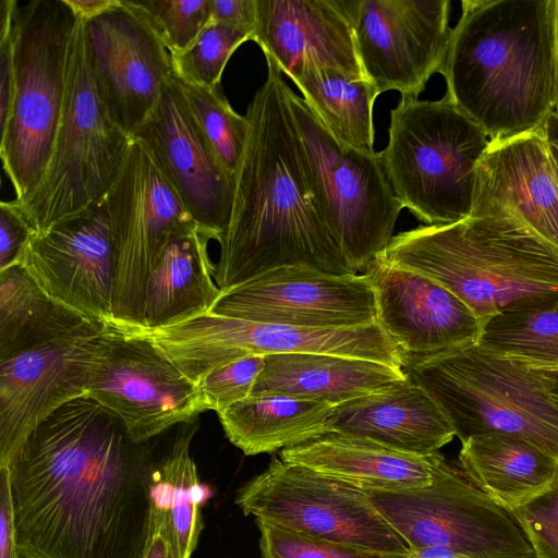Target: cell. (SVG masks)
<instances>
[{
    "instance_id": "cell-1",
    "label": "cell",
    "mask_w": 558,
    "mask_h": 558,
    "mask_svg": "<svg viewBox=\"0 0 558 558\" xmlns=\"http://www.w3.org/2000/svg\"><path fill=\"white\" fill-rule=\"evenodd\" d=\"M148 442L87 395L41 422L7 466L20 556L143 558L156 461Z\"/></svg>"
},
{
    "instance_id": "cell-2",
    "label": "cell",
    "mask_w": 558,
    "mask_h": 558,
    "mask_svg": "<svg viewBox=\"0 0 558 558\" xmlns=\"http://www.w3.org/2000/svg\"><path fill=\"white\" fill-rule=\"evenodd\" d=\"M267 64V78L245 114L250 130L215 270L220 290L283 266L356 274L327 222L291 109V88L282 72Z\"/></svg>"
},
{
    "instance_id": "cell-3",
    "label": "cell",
    "mask_w": 558,
    "mask_h": 558,
    "mask_svg": "<svg viewBox=\"0 0 558 558\" xmlns=\"http://www.w3.org/2000/svg\"><path fill=\"white\" fill-rule=\"evenodd\" d=\"M439 73L490 143L539 133L558 94L554 0L461 1Z\"/></svg>"
},
{
    "instance_id": "cell-4",
    "label": "cell",
    "mask_w": 558,
    "mask_h": 558,
    "mask_svg": "<svg viewBox=\"0 0 558 558\" xmlns=\"http://www.w3.org/2000/svg\"><path fill=\"white\" fill-rule=\"evenodd\" d=\"M380 256L447 288L483 325L510 307L558 302V248L510 214L420 226Z\"/></svg>"
},
{
    "instance_id": "cell-5",
    "label": "cell",
    "mask_w": 558,
    "mask_h": 558,
    "mask_svg": "<svg viewBox=\"0 0 558 558\" xmlns=\"http://www.w3.org/2000/svg\"><path fill=\"white\" fill-rule=\"evenodd\" d=\"M402 371L441 408L461 442L504 432L558 460V403L542 371L478 344L425 355L402 352Z\"/></svg>"
},
{
    "instance_id": "cell-6",
    "label": "cell",
    "mask_w": 558,
    "mask_h": 558,
    "mask_svg": "<svg viewBox=\"0 0 558 558\" xmlns=\"http://www.w3.org/2000/svg\"><path fill=\"white\" fill-rule=\"evenodd\" d=\"M384 166L402 207L427 226L471 217L475 170L490 145L446 97L401 98L390 111Z\"/></svg>"
},
{
    "instance_id": "cell-7",
    "label": "cell",
    "mask_w": 558,
    "mask_h": 558,
    "mask_svg": "<svg viewBox=\"0 0 558 558\" xmlns=\"http://www.w3.org/2000/svg\"><path fill=\"white\" fill-rule=\"evenodd\" d=\"M78 17L65 0H31L13 16L14 90L0 157L15 199L37 186L62 116Z\"/></svg>"
},
{
    "instance_id": "cell-8",
    "label": "cell",
    "mask_w": 558,
    "mask_h": 558,
    "mask_svg": "<svg viewBox=\"0 0 558 558\" xmlns=\"http://www.w3.org/2000/svg\"><path fill=\"white\" fill-rule=\"evenodd\" d=\"M131 142L99 100L78 17L62 116L48 163L35 190L25 199H13L33 232H44L102 202Z\"/></svg>"
},
{
    "instance_id": "cell-9",
    "label": "cell",
    "mask_w": 558,
    "mask_h": 558,
    "mask_svg": "<svg viewBox=\"0 0 558 558\" xmlns=\"http://www.w3.org/2000/svg\"><path fill=\"white\" fill-rule=\"evenodd\" d=\"M198 384L211 371L245 355L320 353L380 362L402 369V351L379 323L349 329L256 323L207 312L180 323L137 328Z\"/></svg>"
},
{
    "instance_id": "cell-10",
    "label": "cell",
    "mask_w": 558,
    "mask_h": 558,
    "mask_svg": "<svg viewBox=\"0 0 558 558\" xmlns=\"http://www.w3.org/2000/svg\"><path fill=\"white\" fill-rule=\"evenodd\" d=\"M290 104L329 228L351 268L364 271L387 248L403 208L381 154L340 146L292 89Z\"/></svg>"
},
{
    "instance_id": "cell-11",
    "label": "cell",
    "mask_w": 558,
    "mask_h": 558,
    "mask_svg": "<svg viewBox=\"0 0 558 558\" xmlns=\"http://www.w3.org/2000/svg\"><path fill=\"white\" fill-rule=\"evenodd\" d=\"M245 515L350 546L380 558H407L409 546L368 493L302 465L274 459L236 493Z\"/></svg>"
},
{
    "instance_id": "cell-12",
    "label": "cell",
    "mask_w": 558,
    "mask_h": 558,
    "mask_svg": "<svg viewBox=\"0 0 558 558\" xmlns=\"http://www.w3.org/2000/svg\"><path fill=\"white\" fill-rule=\"evenodd\" d=\"M410 547L439 546L471 558H536L515 518L439 452L432 484L408 492H367Z\"/></svg>"
},
{
    "instance_id": "cell-13",
    "label": "cell",
    "mask_w": 558,
    "mask_h": 558,
    "mask_svg": "<svg viewBox=\"0 0 558 558\" xmlns=\"http://www.w3.org/2000/svg\"><path fill=\"white\" fill-rule=\"evenodd\" d=\"M86 391L138 444L208 411L199 385L158 348L109 325L95 339Z\"/></svg>"
},
{
    "instance_id": "cell-14",
    "label": "cell",
    "mask_w": 558,
    "mask_h": 558,
    "mask_svg": "<svg viewBox=\"0 0 558 558\" xmlns=\"http://www.w3.org/2000/svg\"><path fill=\"white\" fill-rule=\"evenodd\" d=\"M118 255L110 326L142 327L145 287L171 236L195 223L145 146L132 137L106 198Z\"/></svg>"
},
{
    "instance_id": "cell-15",
    "label": "cell",
    "mask_w": 558,
    "mask_h": 558,
    "mask_svg": "<svg viewBox=\"0 0 558 558\" xmlns=\"http://www.w3.org/2000/svg\"><path fill=\"white\" fill-rule=\"evenodd\" d=\"M364 76L380 95L417 99L439 73L452 28L449 0H340Z\"/></svg>"
},
{
    "instance_id": "cell-16",
    "label": "cell",
    "mask_w": 558,
    "mask_h": 558,
    "mask_svg": "<svg viewBox=\"0 0 558 558\" xmlns=\"http://www.w3.org/2000/svg\"><path fill=\"white\" fill-rule=\"evenodd\" d=\"M208 312L304 328L349 329L378 323L375 291L366 275H332L296 265L220 290Z\"/></svg>"
},
{
    "instance_id": "cell-17",
    "label": "cell",
    "mask_w": 558,
    "mask_h": 558,
    "mask_svg": "<svg viewBox=\"0 0 558 558\" xmlns=\"http://www.w3.org/2000/svg\"><path fill=\"white\" fill-rule=\"evenodd\" d=\"M83 24L99 100L108 117L133 137L173 76L171 53L125 0Z\"/></svg>"
},
{
    "instance_id": "cell-18",
    "label": "cell",
    "mask_w": 558,
    "mask_h": 558,
    "mask_svg": "<svg viewBox=\"0 0 558 558\" xmlns=\"http://www.w3.org/2000/svg\"><path fill=\"white\" fill-rule=\"evenodd\" d=\"M14 264L50 298L86 320L112 323L118 255L105 199L33 233Z\"/></svg>"
},
{
    "instance_id": "cell-19",
    "label": "cell",
    "mask_w": 558,
    "mask_h": 558,
    "mask_svg": "<svg viewBox=\"0 0 558 558\" xmlns=\"http://www.w3.org/2000/svg\"><path fill=\"white\" fill-rule=\"evenodd\" d=\"M87 322L34 348L0 359V466H8L32 432L54 411L87 395L95 339Z\"/></svg>"
},
{
    "instance_id": "cell-20",
    "label": "cell",
    "mask_w": 558,
    "mask_h": 558,
    "mask_svg": "<svg viewBox=\"0 0 558 558\" xmlns=\"http://www.w3.org/2000/svg\"><path fill=\"white\" fill-rule=\"evenodd\" d=\"M133 138L145 146L195 223L219 242L231 217L234 179L204 141L173 76Z\"/></svg>"
},
{
    "instance_id": "cell-21",
    "label": "cell",
    "mask_w": 558,
    "mask_h": 558,
    "mask_svg": "<svg viewBox=\"0 0 558 558\" xmlns=\"http://www.w3.org/2000/svg\"><path fill=\"white\" fill-rule=\"evenodd\" d=\"M363 272L375 291L378 323L402 352L425 355L478 343L483 324L440 283L380 255Z\"/></svg>"
},
{
    "instance_id": "cell-22",
    "label": "cell",
    "mask_w": 558,
    "mask_h": 558,
    "mask_svg": "<svg viewBox=\"0 0 558 558\" xmlns=\"http://www.w3.org/2000/svg\"><path fill=\"white\" fill-rule=\"evenodd\" d=\"M256 4L253 40L289 78L316 70L365 77L340 0H256Z\"/></svg>"
},
{
    "instance_id": "cell-23",
    "label": "cell",
    "mask_w": 558,
    "mask_h": 558,
    "mask_svg": "<svg viewBox=\"0 0 558 558\" xmlns=\"http://www.w3.org/2000/svg\"><path fill=\"white\" fill-rule=\"evenodd\" d=\"M510 214L558 248V185L542 133L490 143L475 170L471 216Z\"/></svg>"
},
{
    "instance_id": "cell-24",
    "label": "cell",
    "mask_w": 558,
    "mask_h": 558,
    "mask_svg": "<svg viewBox=\"0 0 558 558\" xmlns=\"http://www.w3.org/2000/svg\"><path fill=\"white\" fill-rule=\"evenodd\" d=\"M330 432L368 438L421 457L439 452L456 436L441 408L407 376L332 407Z\"/></svg>"
},
{
    "instance_id": "cell-25",
    "label": "cell",
    "mask_w": 558,
    "mask_h": 558,
    "mask_svg": "<svg viewBox=\"0 0 558 558\" xmlns=\"http://www.w3.org/2000/svg\"><path fill=\"white\" fill-rule=\"evenodd\" d=\"M435 454L421 457L330 432L281 450L280 459L365 492L401 493L432 484Z\"/></svg>"
},
{
    "instance_id": "cell-26",
    "label": "cell",
    "mask_w": 558,
    "mask_h": 558,
    "mask_svg": "<svg viewBox=\"0 0 558 558\" xmlns=\"http://www.w3.org/2000/svg\"><path fill=\"white\" fill-rule=\"evenodd\" d=\"M211 239L196 223L171 236L146 282L142 328L180 323L210 311L220 294L216 265L207 251Z\"/></svg>"
},
{
    "instance_id": "cell-27",
    "label": "cell",
    "mask_w": 558,
    "mask_h": 558,
    "mask_svg": "<svg viewBox=\"0 0 558 558\" xmlns=\"http://www.w3.org/2000/svg\"><path fill=\"white\" fill-rule=\"evenodd\" d=\"M404 377L402 369L365 359L320 353L266 354L251 396H284L335 407Z\"/></svg>"
},
{
    "instance_id": "cell-28",
    "label": "cell",
    "mask_w": 558,
    "mask_h": 558,
    "mask_svg": "<svg viewBox=\"0 0 558 558\" xmlns=\"http://www.w3.org/2000/svg\"><path fill=\"white\" fill-rule=\"evenodd\" d=\"M462 473L511 512L545 492L558 474V460L519 435L487 432L461 442Z\"/></svg>"
},
{
    "instance_id": "cell-29",
    "label": "cell",
    "mask_w": 558,
    "mask_h": 558,
    "mask_svg": "<svg viewBox=\"0 0 558 558\" xmlns=\"http://www.w3.org/2000/svg\"><path fill=\"white\" fill-rule=\"evenodd\" d=\"M332 407L284 396H250L217 414L230 442L255 456L327 434Z\"/></svg>"
},
{
    "instance_id": "cell-30",
    "label": "cell",
    "mask_w": 558,
    "mask_h": 558,
    "mask_svg": "<svg viewBox=\"0 0 558 558\" xmlns=\"http://www.w3.org/2000/svg\"><path fill=\"white\" fill-rule=\"evenodd\" d=\"M87 322L50 298L21 265L0 270V359L59 338Z\"/></svg>"
},
{
    "instance_id": "cell-31",
    "label": "cell",
    "mask_w": 558,
    "mask_h": 558,
    "mask_svg": "<svg viewBox=\"0 0 558 558\" xmlns=\"http://www.w3.org/2000/svg\"><path fill=\"white\" fill-rule=\"evenodd\" d=\"M197 427V421L179 425L168 450L155 461L153 504L165 513L177 558H191L203 530L206 489L190 453Z\"/></svg>"
},
{
    "instance_id": "cell-32",
    "label": "cell",
    "mask_w": 558,
    "mask_h": 558,
    "mask_svg": "<svg viewBox=\"0 0 558 558\" xmlns=\"http://www.w3.org/2000/svg\"><path fill=\"white\" fill-rule=\"evenodd\" d=\"M293 82L340 146L374 151L373 108L379 94L367 78L316 70Z\"/></svg>"
},
{
    "instance_id": "cell-33",
    "label": "cell",
    "mask_w": 558,
    "mask_h": 558,
    "mask_svg": "<svg viewBox=\"0 0 558 558\" xmlns=\"http://www.w3.org/2000/svg\"><path fill=\"white\" fill-rule=\"evenodd\" d=\"M477 344L534 368L558 367V302L507 308L484 323Z\"/></svg>"
},
{
    "instance_id": "cell-34",
    "label": "cell",
    "mask_w": 558,
    "mask_h": 558,
    "mask_svg": "<svg viewBox=\"0 0 558 558\" xmlns=\"http://www.w3.org/2000/svg\"><path fill=\"white\" fill-rule=\"evenodd\" d=\"M173 77L210 151L234 179L248 135L247 117L236 113L218 88L186 83L174 74Z\"/></svg>"
},
{
    "instance_id": "cell-35",
    "label": "cell",
    "mask_w": 558,
    "mask_h": 558,
    "mask_svg": "<svg viewBox=\"0 0 558 558\" xmlns=\"http://www.w3.org/2000/svg\"><path fill=\"white\" fill-rule=\"evenodd\" d=\"M246 40H252L250 34L210 22L185 50L171 54L173 74L186 83L218 88L227 62Z\"/></svg>"
},
{
    "instance_id": "cell-36",
    "label": "cell",
    "mask_w": 558,
    "mask_h": 558,
    "mask_svg": "<svg viewBox=\"0 0 558 558\" xmlns=\"http://www.w3.org/2000/svg\"><path fill=\"white\" fill-rule=\"evenodd\" d=\"M171 54L185 50L210 23L211 0H125Z\"/></svg>"
},
{
    "instance_id": "cell-37",
    "label": "cell",
    "mask_w": 558,
    "mask_h": 558,
    "mask_svg": "<svg viewBox=\"0 0 558 558\" xmlns=\"http://www.w3.org/2000/svg\"><path fill=\"white\" fill-rule=\"evenodd\" d=\"M262 558H380L331 541L255 521Z\"/></svg>"
},
{
    "instance_id": "cell-38",
    "label": "cell",
    "mask_w": 558,
    "mask_h": 558,
    "mask_svg": "<svg viewBox=\"0 0 558 558\" xmlns=\"http://www.w3.org/2000/svg\"><path fill=\"white\" fill-rule=\"evenodd\" d=\"M265 355L248 354L208 373L198 383L208 410L218 413L250 397L264 369Z\"/></svg>"
},
{
    "instance_id": "cell-39",
    "label": "cell",
    "mask_w": 558,
    "mask_h": 558,
    "mask_svg": "<svg viewBox=\"0 0 558 558\" xmlns=\"http://www.w3.org/2000/svg\"><path fill=\"white\" fill-rule=\"evenodd\" d=\"M510 513L523 530L536 558H558V474L545 492Z\"/></svg>"
},
{
    "instance_id": "cell-40",
    "label": "cell",
    "mask_w": 558,
    "mask_h": 558,
    "mask_svg": "<svg viewBox=\"0 0 558 558\" xmlns=\"http://www.w3.org/2000/svg\"><path fill=\"white\" fill-rule=\"evenodd\" d=\"M16 0H2L0 4V125L10 112L14 90L13 16Z\"/></svg>"
},
{
    "instance_id": "cell-41",
    "label": "cell",
    "mask_w": 558,
    "mask_h": 558,
    "mask_svg": "<svg viewBox=\"0 0 558 558\" xmlns=\"http://www.w3.org/2000/svg\"><path fill=\"white\" fill-rule=\"evenodd\" d=\"M13 201L0 203V270L13 265L33 234Z\"/></svg>"
},
{
    "instance_id": "cell-42",
    "label": "cell",
    "mask_w": 558,
    "mask_h": 558,
    "mask_svg": "<svg viewBox=\"0 0 558 558\" xmlns=\"http://www.w3.org/2000/svg\"><path fill=\"white\" fill-rule=\"evenodd\" d=\"M210 22L250 34L257 24L256 0H211Z\"/></svg>"
},
{
    "instance_id": "cell-43",
    "label": "cell",
    "mask_w": 558,
    "mask_h": 558,
    "mask_svg": "<svg viewBox=\"0 0 558 558\" xmlns=\"http://www.w3.org/2000/svg\"><path fill=\"white\" fill-rule=\"evenodd\" d=\"M0 558H22L19 553L9 470L0 466Z\"/></svg>"
},
{
    "instance_id": "cell-44",
    "label": "cell",
    "mask_w": 558,
    "mask_h": 558,
    "mask_svg": "<svg viewBox=\"0 0 558 558\" xmlns=\"http://www.w3.org/2000/svg\"><path fill=\"white\" fill-rule=\"evenodd\" d=\"M143 558H177L165 513L154 504L151 531Z\"/></svg>"
},
{
    "instance_id": "cell-45",
    "label": "cell",
    "mask_w": 558,
    "mask_h": 558,
    "mask_svg": "<svg viewBox=\"0 0 558 558\" xmlns=\"http://www.w3.org/2000/svg\"><path fill=\"white\" fill-rule=\"evenodd\" d=\"M75 15L88 21L110 9L117 0H65Z\"/></svg>"
},
{
    "instance_id": "cell-46",
    "label": "cell",
    "mask_w": 558,
    "mask_h": 558,
    "mask_svg": "<svg viewBox=\"0 0 558 558\" xmlns=\"http://www.w3.org/2000/svg\"><path fill=\"white\" fill-rule=\"evenodd\" d=\"M551 163L558 170V111L554 110L541 131Z\"/></svg>"
},
{
    "instance_id": "cell-47",
    "label": "cell",
    "mask_w": 558,
    "mask_h": 558,
    "mask_svg": "<svg viewBox=\"0 0 558 558\" xmlns=\"http://www.w3.org/2000/svg\"><path fill=\"white\" fill-rule=\"evenodd\" d=\"M407 558H471L457 550L439 546L410 547Z\"/></svg>"
},
{
    "instance_id": "cell-48",
    "label": "cell",
    "mask_w": 558,
    "mask_h": 558,
    "mask_svg": "<svg viewBox=\"0 0 558 558\" xmlns=\"http://www.w3.org/2000/svg\"><path fill=\"white\" fill-rule=\"evenodd\" d=\"M543 372L547 379L549 393L558 403V367L537 368Z\"/></svg>"
},
{
    "instance_id": "cell-49",
    "label": "cell",
    "mask_w": 558,
    "mask_h": 558,
    "mask_svg": "<svg viewBox=\"0 0 558 558\" xmlns=\"http://www.w3.org/2000/svg\"><path fill=\"white\" fill-rule=\"evenodd\" d=\"M554 36H555V57L557 65V77H558V0H554ZM558 111V94L556 109Z\"/></svg>"
},
{
    "instance_id": "cell-50",
    "label": "cell",
    "mask_w": 558,
    "mask_h": 558,
    "mask_svg": "<svg viewBox=\"0 0 558 558\" xmlns=\"http://www.w3.org/2000/svg\"><path fill=\"white\" fill-rule=\"evenodd\" d=\"M553 168H554L555 180H556V183L558 185V170L554 167V165H553Z\"/></svg>"
}]
</instances>
